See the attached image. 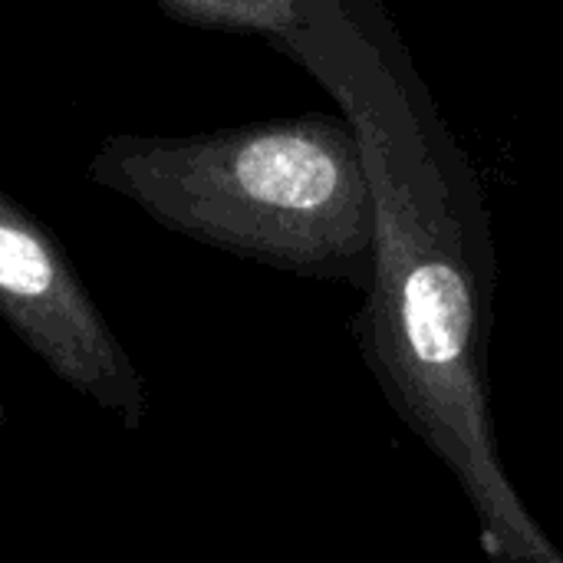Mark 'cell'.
<instances>
[{"label":"cell","mask_w":563,"mask_h":563,"mask_svg":"<svg viewBox=\"0 0 563 563\" xmlns=\"http://www.w3.org/2000/svg\"><path fill=\"white\" fill-rule=\"evenodd\" d=\"M89 178L155 224L297 277L366 290L373 195L353 125L307 112L195 135H109Z\"/></svg>","instance_id":"2"},{"label":"cell","mask_w":563,"mask_h":563,"mask_svg":"<svg viewBox=\"0 0 563 563\" xmlns=\"http://www.w3.org/2000/svg\"><path fill=\"white\" fill-rule=\"evenodd\" d=\"M0 317L73 393L112 412L122 429L145 422V379L76 267L20 201L0 188Z\"/></svg>","instance_id":"3"},{"label":"cell","mask_w":563,"mask_h":563,"mask_svg":"<svg viewBox=\"0 0 563 563\" xmlns=\"http://www.w3.org/2000/svg\"><path fill=\"white\" fill-rule=\"evenodd\" d=\"M165 16L238 36H261L277 53L294 56V43L300 33V7L303 0H148Z\"/></svg>","instance_id":"4"},{"label":"cell","mask_w":563,"mask_h":563,"mask_svg":"<svg viewBox=\"0 0 563 563\" xmlns=\"http://www.w3.org/2000/svg\"><path fill=\"white\" fill-rule=\"evenodd\" d=\"M498 257L475 172L396 165L373 181V274L353 336L393 412L449 468L492 563H563L505 472L488 343Z\"/></svg>","instance_id":"1"}]
</instances>
